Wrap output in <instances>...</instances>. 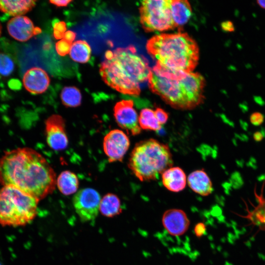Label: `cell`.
Here are the masks:
<instances>
[{"mask_svg": "<svg viewBox=\"0 0 265 265\" xmlns=\"http://www.w3.org/2000/svg\"><path fill=\"white\" fill-rule=\"evenodd\" d=\"M72 43L63 38L58 41L55 44V49L57 53L61 55L64 56L70 53Z\"/></svg>", "mask_w": 265, "mask_h": 265, "instance_id": "cell-26", "label": "cell"}, {"mask_svg": "<svg viewBox=\"0 0 265 265\" xmlns=\"http://www.w3.org/2000/svg\"><path fill=\"white\" fill-rule=\"evenodd\" d=\"M138 123L143 130L157 131L161 128V125L156 118L155 111L148 108L141 110L138 116Z\"/></svg>", "mask_w": 265, "mask_h": 265, "instance_id": "cell-23", "label": "cell"}, {"mask_svg": "<svg viewBox=\"0 0 265 265\" xmlns=\"http://www.w3.org/2000/svg\"><path fill=\"white\" fill-rule=\"evenodd\" d=\"M69 54L76 62L86 63L90 58L91 49L86 41L79 40L72 43Z\"/></svg>", "mask_w": 265, "mask_h": 265, "instance_id": "cell-22", "label": "cell"}, {"mask_svg": "<svg viewBox=\"0 0 265 265\" xmlns=\"http://www.w3.org/2000/svg\"><path fill=\"white\" fill-rule=\"evenodd\" d=\"M221 27L224 31L227 32H233L235 30L234 23L230 20L223 22L221 24Z\"/></svg>", "mask_w": 265, "mask_h": 265, "instance_id": "cell-32", "label": "cell"}, {"mask_svg": "<svg viewBox=\"0 0 265 265\" xmlns=\"http://www.w3.org/2000/svg\"><path fill=\"white\" fill-rule=\"evenodd\" d=\"M161 221L167 233L175 237L184 235L190 225V221L186 213L178 209L166 210L162 215Z\"/></svg>", "mask_w": 265, "mask_h": 265, "instance_id": "cell-13", "label": "cell"}, {"mask_svg": "<svg viewBox=\"0 0 265 265\" xmlns=\"http://www.w3.org/2000/svg\"><path fill=\"white\" fill-rule=\"evenodd\" d=\"M146 49L157 63L170 70L192 72L198 63L197 44L186 32L156 35L148 40Z\"/></svg>", "mask_w": 265, "mask_h": 265, "instance_id": "cell-4", "label": "cell"}, {"mask_svg": "<svg viewBox=\"0 0 265 265\" xmlns=\"http://www.w3.org/2000/svg\"><path fill=\"white\" fill-rule=\"evenodd\" d=\"M148 80L152 91L176 109H193L204 99L205 80L198 73L172 70L157 63Z\"/></svg>", "mask_w": 265, "mask_h": 265, "instance_id": "cell-2", "label": "cell"}, {"mask_svg": "<svg viewBox=\"0 0 265 265\" xmlns=\"http://www.w3.org/2000/svg\"><path fill=\"white\" fill-rule=\"evenodd\" d=\"M164 186L170 191L178 192L184 190L186 185V176L179 167H171L161 174Z\"/></svg>", "mask_w": 265, "mask_h": 265, "instance_id": "cell-15", "label": "cell"}, {"mask_svg": "<svg viewBox=\"0 0 265 265\" xmlns=\"http://www.w3.org/2000/svg\"><path fill=\"white\" fill-rule=\"evenodd\" d=\"M155 113L158 121L161 125L167 122L169 115L164 109L160 107H157L155 110Z\"/></svg>", "mask_w": 265, "mask_h": 265, "instance_id": "cell-30", "label": "cell"}, {"mask_svg": "<svg viewBox=\"0 0 265 265\" xmlns=\"http://www.w3.org/2000/svg\"><path fill=\"white\" fill-rule=\"evenodd\" d=\"M45 132L48 145L52 149L59 151L67 148L68 139L64 119L58 114H53L45 121Z\"/></svg>", "mask_w": 265, "mask_h": 265, "instance_id": "cell-11", "label": "cell"}, {"mask_svg": "<svg viewBox=\"0 0 265 265\" xmlns=\"http://www.w3.org/2000/svg\"><path fill=\"white\" fill-rule=\"evenodd\" d=\"M148 63L132 45L107 51L100 67L101 77L108 86L124 94L137 96L148 79Z\"/></svg>", "mask_w": 265, "mask_h": 265, "instance_id": "cell-3", "label": "cell"}, {"mask_svg": "<svg viewBox=\"0 0 265 265\" xmlns=\"http://www.w3.org/2000/svg\"><path fill=\"white\" fill-rule=\"evenodd\" d=\"M229 183L235 189L240 188L244 185V181L240 173L236 171L232 173L229 179Z\"/></svg>", "mask_w": 265, "mask_h": 265, "instance_id": "cell-28", "label": "cell"}, {"mask_svg": "<svg viewBox=\"0 0 265 265\" xmlns=\"http://www.w3.org/2000/svg\"><path fill=\"white\" fill-rule=\"evenodd\" d=\"M14 69V63L5 53H0V76L6 77L10 75Z\"/></svg>", "mask_w": 265, "mask_h": 265, "instance_id": "cell-25", "label": "cell"}, {"mask_svg": "<svg viewBox=\"0 0 265 265\" xmlns=\"http://www.w3.org/2000/svg\"><path fill=\"white\" fill-rule=\"evenodd\" d=\"M234 135L236 138L238 139L241 141L247 142L249 140L248 136L244 133L238 134L235 133Z\"/></svg>", "mask_w": 265, "mask_h": 265, "instance_id": "cell-37", "label": "cell"}, {"mask_svg": "<svg viewBox=\"0 0 265 265\" xmlns=\"http://www.w3.org/2000/svg\"><path fill=\"white\" fill-rule=\"evenodd\" d=\"M130 145L129 137L118 129L109 132L103 140V149L110 162L121 161Z\"/></svg>", "mask_w": 265, "mask_h": 265, "instance_id": "cell-10", "label": "cell"}, {"mask_svg": "<svg viewBox=\"0 0 265 265\" xmlns=\"http://www.w3.org/2000/svg\"><path fill=\"white\" fill-rule=\"evenodd\" d=\"M99 211L103 215L107 217L120 214L122 211L120 199L113 193L106 194L101 200Z\"/></svg>", "mask_w": 265, "mask_h": 265, "instance_id": "cell-20", "label": "cell"}, {"mask_svg": "<svg viewBox=\"0 0 265 265\" xmlns=\"http://www.w3.org/2000/svg\"><path fill=\"white\" fill-rule=\"evenodd\" d=\"M66 23L63 21H58L53 24V35L56 39H62L66 31Z\"/></svg>", "mask_w": 265, "mask_h": 265, "instance_id": "cell-27", "label": "cell"}, {"mask_svg": "<svg viewBox=\"0 0 265 265\" xmlns=\"http://www.w3.org/2000/svg\"><path fill=\"white\" fill-rule=\"evenodd\" d=\"M233 143L234 144V145L236 146H237L238 145V144H237V140L235 138H234L233 140Z\"/></svg>", "mask_w": 265, "mask_h": 265, "instance_id": "cell-43", "label": "cell"}, {"mask_svg": "<svg viewBox=\"0 0 265 265\" xmlns=\"http://www.w3.org/2000/svg\"><path fill=\"white\" fill-rule=\"evenodd\" d=\"M236 162L238 167H243L244 165V161L242 159L236 160Z\"/></svg>", "mask_w": 265, "mask_h": 265, "instance_id": "cell-40", "label": "cell"}, {"mask_svg": "<svg viewBox=\"0 0 265 265\" xmlns=\"http://www.w3.org/2000/svg\"><path fill=\"white\" fill-rule=\"evenodd\" d=\"M113 111L117 124L128 134L136 135L141 132L138 116L132 100H122L117 102Z\"/></svg>", "mask_w": 265, "mask_h": 265, "instance_id": "cell-9", "label": "cell"}, {"mask_svg": "<svg viewBox=\"0 0 265 265\" xmlns=\"http://www.w3.org/2000/svg\"><path fill=\"white\" fill-rule=\"evenodd\" d=\"M0 183L39 201L53 192L56 180L53 169L42 155L24 147L6 152L0 158Z\"/></svg>", "mask_w": 265, "mask_h": 265, "instance_id": "cell-1", "label": "cell"}, {"mask_svg": "<svg viewBox=\"0 0 265 265\" xmlns=\"http://www.w3.org/2000/svg\"><path fill=\"white\" fill-rule=\"evenodd\" d=\"M257 4L262 8L265 9V0H257Z\"/></svg>", "mask_w": 265, "mask_h": 265, "instance_id": "cell-39", "label": "cell"}, {"mask_svg": "<svg viewBox=\"0 0 265 265\" xmlns=\"http://www.w3.org/2000/svg\"><path fill=\"white\" fill-rule=\"evenodd\" d=\"M1 28H2L1 25V24L0 23V37L1 33Z\"/></svg>", "mask_w": 265, "mask_h": 265, "instance_id": "cell-44", "label": "cell"}, {"mask_svg": "<svg viewBox=\"0 0 265 265\" xmlns=\"http://www.w3.org/2000/svg\"><path fill=\"white\" fill-rule=\"evenodd\" d=\"M265 181L263 183L262 193L260 195L256 193L255 188L254 193L258 205L251 211H247L248 214L244 217L249 219L251 223L258 227L261 230H265V199L263 197V191Z\"/></svg>", "mask_w": 265, "mask_h": 265, "instance_id": "cell-19", "label": "cell"}, {"mask_svg": "<svg viewBox=\"0 0 265 265\" xmlns=\"http://www.w3.org/2000/svg\"><path fill=\"white\" fill-rule=\"evenodd\" d=\"M246 166L251 167L253 169H256L258 167L255 158L253 157H250L249 161L246 163Z\"/></svg>", "mask_w": 265, "mask_h": 265, "instance_id": "cell-35", "label": "cell"}, {"mask_svg": "<svg viewBox=\"0 0 265 265\" xmlns=\"http://www.w3.org/2000/svg\"><path fill=\"white\" fill-rule=\"evenodd\" d=\"M239 124H240V125L241 127V128L245 131H247V130H248V123L242 120H239Z\"/></svg>", "mask_w": 265, "mask_h": 265, "instance_id": "cell-38", "label": "cell"}, {"mask_svg": "<svg viewBox=\"0 0 265 265\" xmlns=\"http://www.w3.org/2000/svg\"><path fill=\"white\" fill-rule=\"evenodd\" d=\"M101 196L99 192L92 188H82L73 198L75 211L83 222L92 221L97 217L100 208Z\"/></svg>", "mask_w": 265, "mask_h": 265, "instance_id": "cell-8", "label": "cell"}, {"mask_svg": "<svg viewBox=\"0 0 265 265\" xmlns=\"http://www.w3.org/2000/svg\"><path fill=\"white\" fill-rule=\"evenodd\" d=\"M60 98L64 106L71 107L80 106L82 99L80 90L75 86L64 87L61 91Z\"/></svg>", "mask_w": 265, "mask_h": 265, "instance_id": "cell-24", "label": "cell"}, {"mask_svg": "<svg viewBox=\"0 0 265 265\" xmlns=\"http://www.w3.org/2000/svg\"><path fill=\"white\" fill-rule=\"evenodd\" d=\"M260 131L263 134L264 137H265V129L264 127H261L260 129Z\"/></svg>", "mask_w": 265, "mask_h": 265, "instance_id": "cell-42", "label": "cell"}, {"mask_svg": "<svg viewBox=\"0 0 265 265\" xmlns=\"http://www.w3.org/2000/svg\"><path fill=\"white\" fill-rule=\"evenodd\" d=\"M264 136L260 131L253 133V139L256 142H260L264 139Z\"/></svg>", "mask_w": 265, "mask_h": 265, "instance_id": "cell-36", "label": "cell"}, {"mask_svg": "<svg viewBox=\"0 0 265 265\" xmlns=\"http://www.w3.org/2000/svg\"><path fill=\"white\" fill-rule=\"evenodd\" d=\"M173 164L168 146L150 138L136 143L130 155L128 167L136 178L144 182L158 179Z\"/></svg>", "mask_w": 265, "mask_h": 265, "instance_id": "cell-5", "label": "cell"}, {"mask_svg": "<svg viewBox=\"0 0 265 265\" xmlns=\"http://www.w3.org/2000/svg\"><path fill=\"white\" fill-rule=\"evenodd\" d=\"M23 82L25 88L29 93L39 94L47 90L50 83V79L44 69L33 67L25 72Z\"/></svg>", "mask_w": 265, "mask_h": 265, "instance_id": "cell-14", "label": "cell"}, {"mask_svg": "<svg viewBox=\"0 0 265 265\" xmlns=\"http://www.w3.org/2000/svg\"><path fill=\"white\" fill-rule=\"evenodd\" d=\"M187 182L189 187L201 196H208L213 190L212 182L203 169L195 170L189 174Z\"/></svg>", "mask_w": 265, "mask_h": 265, "instance_id": "cell-16", "label": "cell"}, {"mask_svg": "<svg viewBox=\"0 0 265 265\" xmlns=\"http://www.w3.org/2000/svg\"><path fill=\"white\" fill-rule=\"evenodd\" d=\"M38 200L11 186L0 189V224L21 226L31 222L37 213Z\"/></svg>", "mask_w": 265, "mask_h": 265, "instance_id": "cell-6", "label": "cell"}, {"mask_svg": "<svg viewBox=\"0 0 265 265\" xmlns=\"http://www.w3.org/2000/svg\"><path fill=\"white\" fill-rule=\"evenodd\" d=\"M170 10L175 27L186 24L192 14L190 4L186 0H170Z\"/></svg>", "mask_w": 265, "mask_h": 265, "instance_id": "cell-17", "label": "cell"}, {"mask_svg": "<svg viewBox=\"0 0 265 265\" xmlns=\"http://www.w3.org/2000/svg\"><path fill=\"white\" fill-rule=\"evenodd\" d=\"M7 29L12 38L21 42L26 41L41 32L39 27H35L31 20L24 16L10 19L7 23Z\"/></svg>", "mask_w": 265, "mask_h": 265, "instance_id": "cell-12", "label": "cell"}, {"mask_svg": "<svg viewBox=\"0 0 265 265\" xmlns=\"http://www.w3.org/2000/svg\"><path fill=\"white\" fill-rule=\"evenodd\" d=\"M140 22L148 32L163 31L175 27L170 10V0H146L139 8Z\"/></svg>", "mask_w": 265, "mask_h": 265, "instance_id": "cell-7", "label": "cell"}, {"mask_svg": "<svg viewBox=\"0 0 265 265\" xmlns=\"http://www.w3.org/2000/svg\"><path fill=\"white\" fill-rule=\"evenodd\" d=\"M35 5V0H0V10L14 17L26 14Z\"/></svg>", "mask_w": 265, "mask_h": 265, "instance_id": "cell-18", "label": "cell"}, {"mask_svg": "<svg viewBox=\"0 0 265 265\" xmlns=\"http://www.w3.org/2000/svg\"><path fill=\"white\" fill-rule=\"evenodd\" d=\"M250 123L255 126L262 125L265 120V116L260 112H254L250 115Z\"/></svg>", "mask_w": 265, "mask_h": 265, "instance_id": "cell-29", "label": "cell"}, {"mask_svg": "<svg viewBox=\"0 0 265 265\" xmlns=\"http://www.w3.org/2000/svg\"><path fill=\"white\" fill-rule=\"evenodd\" d=\"M257 180L259 182L265 181V173L260 175L257 177Z\"/></svg>", "mask_w": 265, "mask_h": 265, "instance_id": "cell-41", "label": "cell"}, {"mask_svg": "<svg viewBox=\"0 0 265 265\" xmlns=\"http://www.w3.org/2000/svg\"><path fill=\"white\" fill-rule=\"evenodd\" d=\"M56 185L60 192L64 195H69L77 191L79 182L74 173L66 170L62 172L57 177Z\"/></svg>", "mask_w": 265, "mask_h": 265, "instance_id": "cell-21", "label": "cell"}, {"mask_svg": "<svg viewBox=\"0 0 265 265\" xmlns=\"http://www.w3.org/2000/svg\"><path fill=\"white\" fill-rule=\"evenodd\" d=\"M49 2L51 3L56 5L57 7H63V6H66L67 5H68L70 2H72V0H50Z\"/></svg>", "mask_w": 265, "mask_h": 265, "instance_id": "cell-34", "label": "cell"}, {"mask_svg": "<svg viewBox=\"0 0 265 265\" xmlns=\"http://www.w3.org/2000/svg\"><path fill=\"white\" fill-rule=\"evenodd\" d=\"M206 232V225L202 222L196 224L194 228V232L197 237H201L203 236Z\"/></svg>", "mask_w": 265, "mask_h": 265, "instance_id": "cell-31", "label": "cell"}, {"mask_svg": "<svg viewBox=\"0 0 265 265\" xmlns=\"http://www.w3.org/2000/svg\"><path fill=\"white\" fill-rule=\"evenodd\" d=\"M76 36V32L71 30H68L64 33L63 38L68 42L73 43V41L75 39Z\"/></svg>", "mask_w": 265, "mask_h": 265, "instance_id": "cell-33", "label": "cell"}]
</instances>
